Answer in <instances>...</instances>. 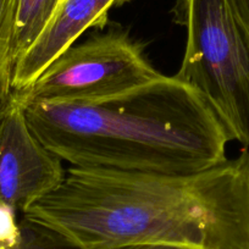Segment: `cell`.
<instances>
[{
    "mask_svg": "<svg viewBox=\"0 0 249 249\" xmlns=\"http://www.w3.org/2000/svg\"><path fill=\"white\" fill-rule=\"evenodd\" d=\"M22 216L82 249H249V148L191 174L69 167Z\"/></svg>",
    "mask_w": 249,
    "mask_h": 249,
    "instance_id": "obj_1",
    "label": "cell"
},
{
    "mask_svg": "<svg viewBox=\"0 0 249 249\" xmlns=\"http://www.w3.org/2000/svg\"><path fill=\"white\" fill-rule=\"evenodd\" d=\"M18 103L38 140L73 167L191 174L225 161L232 141L203 95L176 76L100 99Z\"/></svg>",
    "mask_w": 249,
    "mask_h": 249,
    "instance_id": "obj_2",
    "label": "cell"
},
{
    "mask_svg": "<svg viewBox=\"0 0 249 249\" xmlns=\"http://www.w3.org/2000/svg\"><path fill=\"white\" fill-rule=\"evenodd\" d=\"M174 13L187 31L175 76L203 95L232 141L249 148V32L229 0H177Z\"/></svg>",
    "mask_w": 249,
    "mask_h": 249,
    "instance_id": "obj_3",
    "label": "cell"
},
{
    "mask_svg": "<svg viewBox=\"0 0 249 249\" xmlns=\"http://www.w3.org/2000/svg\"><path fill=\"white\" fill-rule=\"evenodd\" d=\"M160 76L140 43L126 31L111 28L64 50L30 86L13 92V98L21 103L94 100Z\"/></svg>",
    "mask_w": 249,
    "mask_h": 249,
    "instance_id": "obj_4",
    "label": "cell"
},
{
    "mask_svg": "<svg viewBox=\"0 0 249 249\" xmlns=\"http://www.w3.org/2000/svg\"><path fill=\"white\" fill-rule=\"evenodd\" d=\"M65 175L62 160L38 140L11 95L0 117V203L23 214L56 190Z\"/></svg>",
    "mask_w": 249,
    "mask_h": 249,
    "instance_id": "obj_5",
    "label": "cell"
},
{
    "mask_svg": "<svg viewBox=\"0 0 249 249\" xmlns=\"http://www.w3.org/2000/svg\"><path fill=\"white\" fill-rule=\"evenodd\" d=\"M130 0H61L42 35L14 66L13 92L30 86L89 28H104L109 11Z\"/></svg>",
    "mask_w": 249,
    "mask_h": 249,
    "instance_id": "obj_6",
    "label": "cell"
},
{
    "mask_svg": "<svg viewBox=\"0 0 249 249\" xmlns=\"http://www.w3.org/2000/svg\"><path fill=\"white\" fill-rule=\"evenodd\" d=\"M61 0H18L14 35V60L30 49L45 30Z\"/></svg>",
    "mask_w": 249,
    "mask_h": 249,
    "instance_id": "obj_7",
    "label": "cell"
},
{
    "mask_svg": "<svg viewBox=\"0 0 249 249\" xmlns=\"http://www.w3.org/2000/svg\"><path fill=\"white\" fill-rule=\"evenodd\" d=\"M18 0H0V105L8 107L13 95L14 35Z\"/></svg>",
    "mask_w": 249,
    "mask_h": 249,
    "instance_id": "obj_8",
    "label": "cell"
},
{
    "mask_svg": "<svg viewBox=\"0 0 249 249\" xmlns=\"http://www.w3.org/2000/svg\"><path fill=\"white\" fill-rule=\"evenodd\" d=\"M20 224V249H82L52 227L22 216Z\"/></svg>",
    "mask_w": 249,
    "mask_h": 249,
    "instance_id": "obj_9",
    "label": "cell"
},
{
    "mask_svg": "<svg viewBox=\"0 0 249 249\" xmlns=\"http://www.w3.org/2000/svg\"><path fill=\"white\" fill-rule=\"evenodd\" d=\"M20 244L18 213L0 203V249H20Z\"/></svg>",
    "mask_w": 249,
    "mask_h": 249,
    "instance_id": "obj_10",
    "label": "cell"
},
{
    "mask_svg": "<svg viewBox=\"0 0 249 249\" xmlns=\"http://www.w3.org/2000/svg\"><path fill=\"white\" fill-rule=\"evenodd\" d=\"M229 3L237 18L249 32V0H229Z\"/></svg>",
    "mask_w": 249,
    "mask_h": 249,
    "instance_id": "obj_11",
    "label": "cell"
},
{
    "mask_svg": "<svg viewBox=\"0 0 249 249\" xmlns=\"http://www.w3.org/2000/svg\"><path fill=\"white\" fill-rule=\"evenodd\" d=\"M112 249H183V248H177V247H171V246H157V244H137V246H124V247H119V248H112Z\"/></svg>",
    "mask_w": 249,
    "mask_h": 249,
    "instance_id": "obj_12",
    "label": "cell"
},
{
    "mask_svg": "<svg viewBox=\"0 0 249 249\" xmlns=\"http://www.w3.org/2000/svg\"><path fill=\"white\" fill-rule=\"evenodd\" d=\"M6 107H3V105H0V117H1V115H3V112L5 111Z\"/></svg>",
    "mask_w": 249,
    "mask_h": 249,
    "instance_id": "obj_13",
    "label": "cell"
}]
</instances>
